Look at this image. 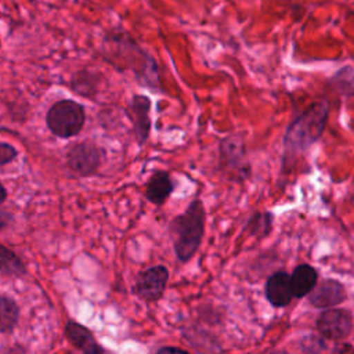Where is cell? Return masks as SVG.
Instances as JSON below:
<instances>
[{"label":"cell","mask_w":354,"mask_h":354,"mask_svg":"<svg viewBox=\"0 0 354 354\" xmlns=\"http://www.w3.org/2000/svg\"><path fill=\"white\" fill-rule=\"evenodd\" d=\"M169 278V271L163 266H155L144 271L136 285L137 295L148 301L158 300L165 290Z\"/></svg>","instance_id":"6"},{"label":"cell","mask_w":354,"mask_h":354,"mask_svg":"<svg viewBox=\"0 0 354 354\" xmlns=\"http://www.w3.org/2000/svg\"><path fill=\"white\" fill-rule=\"evenodd\" d=\"M347 299L344 286L336 279H325L314 286L308 293V300L317 308H329L343 303Z\"/></svg>","instance_id":"8"},{"label":"cell","mask_w":354,"mask_h":354,"mask_svg":"<svg viewBox=\"0 0 354 354\" xmlns=\"http://www.w3.org/2000/svg\"><path fill=\"white\" fill-rule=\"evenodd\" d=\"M18 319L17 304L7 297H0V332L10 330Z\"/></svg>","instance_id":"15"},{"label":"cell","mask_w":354,"mask_h":354,"mask_svg":"<svg viewBox=\"0 0 354 354\" xmlns=\"http://www.w3.org/2000/svg\"><path fill=\"white\" fill-rule=\"evenodd\" d=\"M69 354H71V353H69Z\"/></svg>","instance_id":"23"},{"label":"cell","mask_w":354,"mask_h":354,"mask_svg":"<svg viewBox=\"0 0 354 354\" xmlns=\"http://www.w3.org/2000/svg\"><path fill=\"white\" fill-rule=\"evenodd\" d=\"M272 224V214L268 212H257L252 214V217L248 220L246 228L249 230L250 235L264 236L270 232Z\"/></svg>","instance_id":"13"},{"label":"cell","mask_w":354,"mask_h":354,"mask_svg":"<svg viewBox=\"0 0 354 354\" xmlns=\"http://www.w3.org/2000/svg\"><path fill=\"white\" fill-rule=\"evenodd\" d=\"M317 329L326 339L342 340L353 329V317L343 308L325 310L317 318Z\"/></svg>","instance_id":"5"},{"label":"cell","mask_w":354,"mask_h":354,"mask_svg":"<svg viewBox=\"0 0 354 354\" xmlns=\"http://www.w3.org/2000/svg\"><path fill=\"white\" fill-rule=\"evenodd\" d=\"M83 123V108L75 101H58L47 113V124L50 130L58 137H71L77 134Z\"/></svg>","instance_id":"4"},{"label":"cell","mask_w":354,"mask_h":354,"mask_svg":"<svg viewBox=\"0 0 354 354\" xmlns=\"http://www.w3.org/2000/svg\"><path fill=\"white\" fill-rule=\"evenodd\" d=\"M65 332H66L68 339H69L75 346H77V347H80V348H84V347H87L88 344L94 343L90 330H87L84 326H82V325H79V324L68 322V325H66V328H65Z\"/></svg>","instance_id":"16"},{"label":"cell","mask_w":354,"mask_h":354,"mask_svg":"<svg viewBox=\"0 0 354 354\" xmlns=\"http://www.w3.org/2000/svg\"><path fill=\"white\" fill-rule=\"evenodd\" d=\"M169 230L178 260L188 261L196 253L205 232V207L202 201H191L187 209L171 220Z\"/></svg>","instance_id":"2"},{"label":"cell","mask_w":354,"mask_h":354,"mask_svg":"<svg viewBox=\"0 0 354 354\" xmlns=\"http://www.w3.org/2000/svg\"><path fill=\"white\" fill-rule=\"evenodd\" d=\"M100 163H101L100 149L87 142L75 145L68 153L69 167L80 176L93 174L98 169Z\"/></svg>","instance_id":"7"},{"label":"cell","mask_w":354,"mask_h":354,"mask_svg":"<svg viewBox=\"0 0 354 354\" xmlns=\"http://www.w3.org/2000/svg\"><path fill=\"white\" fill-rule=\"evenodd\" d=\"M267 354H289V353L282 351V350H272V351H270V353H267Z\"/></svg>","instance_id":"22"},{"label":"cell","mask_w":354,"mask_h":354,"mask_svg":"<svg viewBox=\"0 0 354 354\" xmlns=\"http://www.w3.org/2000/svg\"><path fill=\"white\" fill-rule=\"evenodd\" d=\"M174 184L170 178V174L165 170H156L152 173L147 183L145 196L149 202L155 205H162L173 192Z\"/></svg>","instance_id":"11"},{"label":"cell","mask_w":354,"mask_h":354,"mask_svg":"<svg viewBox=\"0 0 354 354\" xmlns=\"http://www.w3.org/2000/svg\"><path fill=\"white\" fill-rule=\"evenodd\" d=\"M0 271L8 275H21L24 272V264L19 257L0 245Z\"/></svg>","instance_id":"14"},{"label":"cell","mask_w":354,"mask_h":354,"mask_svg":"<svg viewBox=\"0 0 354 354\" xmlns=\"http://www.w3.org/2000/svg\"><path fill=\"white\" fill-rule=\"evenodd\" d=\"M221 170L232 180L243 181L250 174V163L246 158V145L241 134H230L221 138L218 145Z\"/></svg>","instance_id":"3"},{"label":"cell","mask_w":354,"mask_h":354,"mask_svg":"<svg viewBox=\"0 0 354 354\" xmlns=\"http://www.w3.org/2000/svg\"><path fill=\"white\" fill-rule=\"evenodd\" d=\"M329 115V102L318 100L310 104L297 118H295L282 141V166L288 170L293 160L314 145L322 136Z\"/></svg>","instance_id":"1"},{"label":"cell","mask_w":354,"mask_h":354,"mask_svg":"<svg viewBox=\"0 0 354 354\" xmlns=\"http://www.w3.org/2000/svg\"><path fill=\"white\" fill-rule=\"evenodd\" d=\"M15 156H17V151L14 149V147L0 142V166L11 162Z\"/></svg>","instance_id":"18"},{"label":"cell","mask_w":354,"mask_h":354,"mask_svg":"<svg viewBox=\"0 0 354 354\" xmlns=\"http://www.w3.org/2000/svg\"><path fill=\"white\" fill-rule=\"evenodd\" d=\"M266 296L274 307L288 306L293 299L290 275L283 271L274 272L266 283Z\"/></svg>","instance_id":"10"},{"label":"cell","mask_w":354,"mask_h":354,"mask_svg":"<svg viewBox=\"0 0 354 354\" xmlns=\"http://www.w3.org/2000/svg\"><path fill=\"white\" fill-rule=\"evenodd\" d=\"M335 84L347 95H354V68L344 66L335 75Z\"/></svg>","instance_id":"17"},{"label":"cell","mask_w":354,"mask_h":354,"mask_svg":"<svg viewBox=\"0 0 354 354\" xmlns=\"http://www.w3.org/2000/svg\"><path fill=\"white\" fill-rule=\"evenodd\" d=\"M317 285V271L308 264L297 266L290 275V286L293 296L303 297L308 295Z\"/></svg>","instance_id":"12"},{"label":"cell","mask_w":354,"mask_h":354,"mask_svg":"<svg viewBox=\"0 0 354 354\" xmlns=\"http://www.w3.org/2000/svg\"><path fill=\"white\" fill-rule=\"evenodd\" d=\"M83 350H84V354H102L101 348H100L95 343L88 344V346H87V347H84Z\"/></svg>","instance_id":"20"},{"label":"cell","mask_w":354,"mask_h":354,"mask_svg":"<svg viewBox=\"0 0 354 354\" xmlns=\"http://www.w3.org/2000/svg\"><path fill=\"white\" fill-rule=\"evenodd\" d=\"M156 354H188V353L178 347H162L160 350H158Z\"/></svg>","instance_id":"19"},{"label":"cell","mask_w":354,"mask_h":354,"mask_svg":"<svg viewBox=\"0 0 354 354\" xmlns=\"http://www.w3.org/2000/svg\"><path fill=\"white\" fill-rule=\"evenodd\" d=\"M4 199H6V189H4V187L0 184V203H1Z\"/></svg>","instance_id":"21"},{"label":"cell","mask_w":354,"mask_h":354,"mask_svg":"<svg viewBox=\"0 0 354 354\" xmlns=\"http://www.w3.org/2000/svg\"><path fill=\"white\" fill-rule=\"evenodd\" d=\"M151 100L145 95H134L129 105V116L133 122L134 133L140 144H144L148 138L151 130V119H149Z\"/></svg>","instance_id":"9"}]
</instances>
